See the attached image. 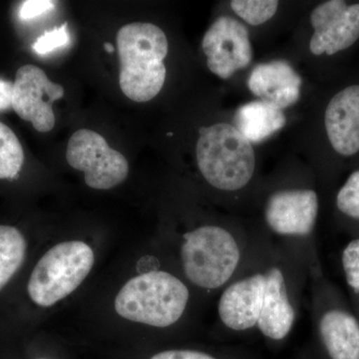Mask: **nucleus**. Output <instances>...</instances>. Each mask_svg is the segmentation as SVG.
<instances>
[{
  "label": "nucleus",
  "mask_w": 359,
  "mask_h": 359,
  "mask_svg": "<svg viewBox=\"0 0 359 359\" xmlns=\"http://www.w3.org/2000/svg\"><path fill=\"white\" fill-rule=\"evenodd\" d=\"M117 47L123 93L135 102L152 100L166 80L164 59L169 50L166 34L152 23H130L118 32Z\"/></svg>",
  "instance_id": "f257e3e1"
},
{
  "label": "nucleus",
  "mask_w": 359,
  "mask_h": 359,
  "mask_svg": "<svg viewBox=\"0 0 359 359\" xmlns=\"http://www.w3.org/2000/svg\"><path fill=\"white\" fill-rule=\"evenodd\" d=\"M199 133L196 155L205 181L223 191L248 185L256 168V156L244 135L228 123L203 127Z\"/></svg>",
  "instance_id": "f03ea898"
},
{
  "label": "nucleus",
  "mask_w": 359,
  "mask_h": 359,
  "mask_svg": "<svg viewBox=\"0 0 359 359\" xmlns=\"http://www.w3.org/2000/svg\"><path fill=\"white\" fill-rule=\"evenodd\" d=\"M189 290L166 271H153L131 278L115 299L116 313L125 320L167 327L181 318Z\"/></svg>",
  "instance_id": "7ed1b4c3"
},
{
  "label": "nucleus",
  "mask_w": 359,
  "mask_h": 359,
  "mask_svg": "<svg viewBox=\"0 0 359 359\" xmlns=\"http://www.w3.org/2000/svg\"><path fill=\"white\" fill-rule=\"evenodd\" d=\"M94 262L93 250L83 242L54 245L33 269L27 285L30 299L43 308L53 306L83 283Z\"/></svg>",
  "instance_id": "20e7f679"
},
{
  "label": "nucleus",
  "mask_w": 359,
  "mask_h": 359,
  "mask_svg": "<svg viewBox=\"0 0 359 359\" xmlns=\"http://www.w3.org/2000/svg\"><path fill=\"white\" fill-rule=\"evenodd\" d=\"M182 245L184 271L203 289H218L235 273L241 259L235 238L217 226H204L187 233Z\"/></svg>",
  "instance_id": "39448f33"
},
{
  "label": "nucleus",
  "mask_w": 359,
  "mask_h": 359,
  "mask_svg": "<svg viewBox=\"0 0 359 359\" xmlns=\"http://www.w3.org/2000/svg\"><path fill=\"white\" fill-rule=\"evenodd\" d=\"M68 164L83 172L85 183L96 190H109L129 173L126 158L108 145L103 136L88 129L78 130L68 142Z\"/></svg>",
  "instance_id": "423d86ee"
},
{
  "label": "nucleus",
  "mask_w": 359,
  "mask_h": 359,
  "mask_svg": "<svg viewBox=\"0 0 359 359\" xmlns=\"http://www.w3.org/2000/svg\"><path fill=\"white\" fill-rule=\"evenodd\" d=\"M65 96V88L54 83L37 66H22L13 83V109L36 131H51L55 125L53 103Z\"/></svg>",
  "instance_id": "0eeeda50"
},
{
  "label": "nucleus",
  "mask_w": 359,
  "mask_h": 359,
  "mask_svg": "<svg viewBox=\"0 0 359 359\" xmlns=\"http://www.w3.org/2000/svg\"><path fill=\"white\" fill-rule=\"evenodd\" d=\"M313 34L309 42L316 56H334L353 47L359 40V2L328 0L311 14Z\"/></svg>",
  "instance_id": "6e6552de"
},
{
  "label": "nucleus",
  "mask_w": 359,
  "mask_h": 359,
  "mask_svg": "<svg viewBox=\"0 0 359 359\" xmlns=\"http://www.w3.org/2000/svg\"><path fill=\"white\" fill-rule=\"evenodd\" d=\"M202 48L208 68L221 79H228L238 70L244 69L252 59L247 27L230 16H222L210 26Z\"/></svg>",
  "instance_id": "1a4fd4ad"
},
{
  "label": "nucleus",
  "mask_w": 359,
  "mask_h": 359,
  "mask_svg": "<svg viewBox=\"0 0 359 359\" xmlns=\"http://www.w3.org/2000/svg\"><path fill=\"white\" fill-rule=\"evenodd\" d=\"M318 198L313 190H283L271 196L266 207V223L276 233L308 236L318 215Z\"/></svg>",
  "instance_id": "9d476101"
},
{
  "label": "nucleus",
  "mask_w": 359,
  "mask_h": 359,
  "mask_svg": "<svg viewBox=\"0 0 359 359\" xmlns=\"http://www.w3.org/2000/svg\"><path fill=\"white\" fill-rule=\"evenodd\" d=\"M325 129L337 155L359 154V84L347 85L330 98L325 111Z\"/></svg>",
  "instance_id": "9b49d317"
},
{
  "label": "nucleus",
  "mask_w": 359,
  "mask_h": 359,
  "mask_svg": "<svg viewBox=\"0 0 359 359\" xmlns=\"http://www.w3.org/2000/svg\"><path fill=\"white\" fill-rule=\"evenodd\" d=\"M266 276L257 275L230 285L219 302V318L233 330H249L257 325L263 306Z\"/></svg>",
  "instance_id": "f8f14e48"
},
{
  "label": "nucleus",
  "mask_w": 359,
  "mask_h": 359,
  "mask_svg": "<svg viewBox=\"0 0 359 359\" xmlns=\"http://www.w3.org/2000/svg\"><path fill=\"white\" fill-rule=\"evenodd\" d=\"M302 84L301 76L283 60L257 65L248 79L254 95L282 110L299 101Z\"/></svg>",
  "instance_id": "ddd939ff"
},
{
  "label": "nucleus",
  "mask_w": 359,
  "mask_h": 359,
  "mask_svg": "<svg viewBox=\"0 0 359 359\" xmlns=\"http://www.w3.org/2000/svg\"><path fill=\"white\" fill-rule=\"evenodd\" d=\"M264 276L266 290L257 325L264 337L280 340L290 334L294 325V309L287 297V285L282 271L271 268Z\"/></svg>",
  "instance_id": "4468645a"
},
{
  "label": "nucleus",
  "mask_w": 359,
  "mask_h": 359,
  "mask_svg": "<svg viewBox=\"0 0 359 359\" xmlns=\"http://www.w3.org/2000/svg\"><path fill=\"white\" fill-rule=\"evenodd\" d=\"M323 346L332 359H359V321L342 309H330L320 321Z\"/></svg>",
  "instance_id": "2eb2a0df"
},
{
  "label": "nucleus",
  "mask_w": 359,
  "mask_h": 359,
  "mask_svg": "<svg viewBox=\"0 0 359 359\" xmlns=\"http://www.w3.org/2000/svg\"><path fill=\"white\" fill-rule=\"evenodd\" d=\"M235 122L236 128L250 143H259L283 128L287 118L280 108L259 100L241 106L236 112Z\"/></svg>",
  "instance_id": "dca6fc26"
},
{
  "label": "nucleus",
  "mask_w": 359,
  "mask_h": 359,
  "mask_svg": "<svg viewBox=\"0 0 359 359\" xmlns=\"http://www.w3.org/2000/svg\"><path fill=\"white\" fill-rule=\"evenodd\" d=\"M26 248L25 238L18 229L0 226V290L22 266Z\"/></svg>",
  "instance_id": "f3484780"
},
{
  "label": "nucleus",
  "mask_w": 359,
  "mask_h": 359,
  "mask_svg": "<svg viewBox=\"0 0 359 359\" xmlns=\"http://www.w3.org/2000/svg\"><path fill=\"white\" fill-rule=\"evenodd\" d=\"M25 162V152L15 133L0 122V179L18 178Z\"/></svg>",
  "instance_id": "a211bd4d"
},
{
  "label": "nucleus",
  "mask_w": 359,
  "mask_h": 359,
  "mask_svg": "<svg viewBox=\"0 0 359 359\" xmlns=\"http://www.w3.org/2000/svg\"><path fill=\"white\" fill-rule=\"evenodd\" d=\"M233 13L250 25H264L275 15L278 8L276 0H233L231 2Z\"/></svg>",
  "instance_id": "6ab92c4d"
},
{
  "label": "nucleus",
  "mask_w": 359,
  "mask_h": 359,
  "mask_svg": "<svg viewBox=\"0 0 359 359\" xmlns=\"http://www.w3.org/2000/svg\"><path fill=\"white\" fill-rule=\"evenodd\" d=\"M335 205L344 216L359 221V169L349 175L339 189Z\"/></svg>",
  "instance_id": "aec40b11"
},
{
  "label": "nucleus",
  "mask_w": 359,
  "mask_h": 359,
  "mask_svg": "<svg viewBox=\"0 0 359 359\" xmlns=\"http://www.w3.org/2000/svg\"><path fill=\"white\" fill-rule=\"evenodd\" d=\"M69 35L67 33V23L60 27L54 28L50 32H46L37 39L33 44V50L40 55L50 53L55 49L66 46L69 43Z\"/></svg>",
  "instance_id": "412c9836"
},
{
  "label": "nucleus",
  "mask_w": 359,
  "mask_h": 359,
  "mask_svg": "<svg viewBox=\"0 0 359 359\" xmlns=\"http://www.w3.org/2000/svg\"><path fill=\"white\" fill-rule=\"evenodd\" d=\"M342 266L347 285L359 292V238L351 241L342 252Z\"/></svg>",
  "instance_id": "4be33fe9"
},
{
  "label": "nucleus",
  "mask_w": 359,
  "mask_h": 359,
  "mask_svg": "<svg viewBox=\"0 0 359 359\" xmlns=\"http://www.w3.org/2000/svg\"><path fill=\"white\" fill-rule=\"evenodd\" d=\"M56 2L50 0H28L21 4L20 18L22 20H30L42 14L48 13L55 7Z\"/></svg>",
  "instance_id": "5701e85b"
},
{
  "label": "nucleus",
  "mask_w": 359,
  "mask_h": 359,
  "mask_svg": "<svg viewBox=\"0 0 359 359\" xmlns=\"http://www.w3.org/2000/svg\"><path fill=\"white\" fill-rule=\"evenodd\" d=\"M151 359H216L209 354L194 351H168L156 354Z\"/></svg>",
  "instance_id": "b1692460"
},
{
  "label": "nucleus",
  "mask_w": 359,
  "mask_h": 359,
  "mask_svg": "<svg viewBox=\"0 0 359 359\" xmlns=\"http://www.w3.org/2000/svg\"><path fill=\"white\" fill-rule=\"evenodd\" d=\"M13 84L0 79V111L13 108Z\"/></svg>",
  "instance_id": "393cba45"
},
{
  "label": "nucleus",
  "mask_w": 359,
  "mask_h": 359,
  "mask_svg": "<svg viewBox=\"0 0 359 359\" xmlns=\"http://www.w3.org/2000/svg\"><path fill=\"white\" fill-rule=\"evenodd\" d=\"M104 49L108 52V53H113L115 51L114 46H113L111 43H105L104 44Z\"/></svg>",
  "instance_id": "a878e982"
},
{
  "label": "nucleus",
  "mask_w": 359,
  "mask_h": 359,
  "mask_svg": "<svg viewBox=\"0 0 359 359\" xmlns=\"http://www.w3.org/2000/svg\"><path fill=\"white\" fill-rule=\"evenodd\" d=\"M40 359H45V358H40Z\"/></svg>",
  "instance_id": "bb28decb"
}]
</instances>
